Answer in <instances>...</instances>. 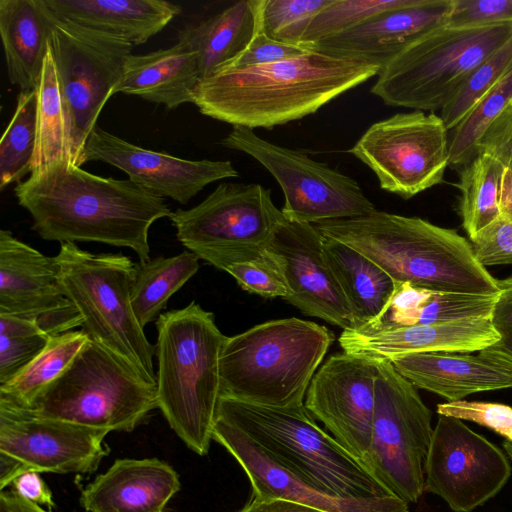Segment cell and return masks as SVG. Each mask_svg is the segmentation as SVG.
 <instances>
[{
  "instance_id": "ffe728a7",
  "label": "cell",
  "mask_w": 512,
  "mask_h": 512,
  "mask_svg": "<svg viewBox=\"0 0 512 512\" xmlns=\"http://www.w3.org/2000/svg\"><path fill=\"white\" fill-rule=\"evenodd\" d=\"M213 440L222 445L246 473L252 496L282 499L323 512H409L401 498L356 499L339 496L281 463L251 437L216 417Z\"/></svg>"
},
{
  "instance_id": "f35d334b",
  "label": "cell",
  "mask_w": 512,
  "mask_h": 512,
  "mask_svg": "<svg viewBox=\"0 0 512 512\" xmlns=\"http://www.w3.org/2000/svg\"><path fill=\"white\" fill-rule=\"evenodd\" d=\"M49 339L33 320L0 315V385L14 378L38 356Z\"/></svg>"
},
{
  "instance_id": "db71d44e",
  "label": "cell",
  "mask_w": 512,
  "mask_h": 512,
  "mask_svg": "<svg viewBox=\"0 0 512 512\" xmlns=\"http://www.w3.org/2000/svg\"><path fill=\"white\" fill-rule=\"evenodd\" d=\"M504 452L512 462V442L505 440L502 444Z\"/></svg>"
},
{
  "instance_id": "7c38bea8",
  "label": "cell",
  "mask_w": 512,
  "mask_h": 512,
  "mask_svg": "<svg viewBox=\"0 0 512 512\" xmlns=\"http://www.w3.org/2000/svg\"><path fill=\"white\" fill-rule=\"evenodd\" d=\"M220 144L259 162L280 185L282 214L290 221L316 224L374 212V204L350 176L298 150L259 137L253 129L233 126Z\"/></svg>"
},
{
  "instance_id": "5b68a950",
  "label": "cell",
  "mask_w": 512,
  "mask_h": 512,
  "mask_svg": "<svg viewBox=\"0 0 512 512\" xmlns=\"http://www.w3.org/2000/svg\"><path fill=\"white\" fill-rule=\"evenodd\" d=\"M334 339L327 327L299 318L267 321L227 337L220 356L221 397L272 407L303 405Z\"/></svg>"
},
{
  "instance_id": "9c48e42d",
  "label": "cell",
  "mask_w": 512,
  "mask_h": 512,
  "mask_svg": "<svg viewBox=\"0 0 512 512\" xmlns=\"http://www.w3.org/2000/svg\"><path fill=\"white\" fill-rule=\"evenodd\" d=\"M156 408V385L89 341L29 410L41 417L109 432H131Z\"/></svg>"
},
{
  "instance_id": "484cf974",
  "label": "cell",
  "mask_w": 512,
  "mask_h": 512,
  "mask_svg": "<svg viewBox=\"0 0 512 512\" xmlns=\"http://www.w3.org/2000/svg\"><path fill=\"white\" fill-rule=\"evenodd\" d=\"M57 17L118 37L132 45L147 42L181 12L164 0H44Z\"/></svg>"
},
{
  "instance_id": "f546056e",
  "label": "cell",
  "mask_w": 512,
  "mask_h": 512,
  "mask_svg": "<svg viewBox=\"0 0 512 512\" xmlns=\"http://www.w3.org/2000/svg\"><path fill=\"white\" fill-rule=\"evenodd\" d=\"M324 253L352 310L353 330L375 326L385 314L397 282L360 252L325 236Z\"/></svg>"
},
{
  "instance_id": "cb8c5ba5",
  "label": "cell",
  "mask_w": 512,
  "mask_h": 512,
  "mask_svg": "<svg viewBox=\"0 0 512 512\" xmlns=\"http://www.w3.org/2000/svg\"><path fill=\"white\" fill-rule=\"evenodd\" d=\"M178 473L158 459H117L80 496L88 512H163L180 490Z\"/></svg>"
},
{
  "instance_id": "836d02e7",
  "label": "cell",
  "mask_w": 512,
  "mask_h": 512,
  "mask_svg": "<svg viewBox=\"0 0 512 512\" xmlns=\"http://www.w3.org/2000/svg\"><path fill=\"white\" fill-rule=\"evenodd\" d=\"M458 211L469 238L501 216L503 167L492 156L478 153L461 166Z\"/></svg>"
},
{
  "instance_id": "603a6c76",
  "label": "cell",
  "mask_w": 512,
  "mask_h": 512,
  "mask_svg": "<svg viewBox=\"0 0 512 512\" xmlns=\"http://www.w3.org/2000/svg\"><path fill=\"white\" fill-rule=\"evenodd\" d=\"M490 318L438 324H416L379 330H343L342 351L373 360L391 361L416 353H470L499 340Z\"/></svg>"
},
{
  "instance_id": "74e56055",
  "label": "cell",
  "mask_w": 512,
  "mask_h": 512,
  "mask_svg": "<svg viewBox=\"0 0 512 512\" xmlns=\"http://www.w3.org/2000/svg\"><path fill=\"white\" fill-rule=\"evenodd\" d=\"M422 0H332L317 13L304 33L300 45L305 47L322 39L359 26L387 11L410 7Z\"/></svg>"
},
{
  "instance_id": "7a4b0ae2",
  "label": "cell",
  "mask_w": 512,
  "mask_h": 512,
  "mask_svg": "<svg viewBox=\"0 0 512 512\" xmlns=\"http://www.w3.org/2000/svg\"><path fill=\"white\" fill-rule=\"evenodd\" d=\"M380 68L312 49L285 60L221 69L201 80L193 104L213 119L250 129H271L316 113Z\"/></svg>"
},
{
  "instance_id": "1f68e13d",
  "label": "cell",
  "mask_w": 512,
  "mask_h": 512,
  "mask_svg": "<svg viewBox=\"0 0 512 512\" xmlns=\"http://www.w3.org/2000/svg\"><path fill=\"white\" fill-rule=\"evenodd\" d=\"M199 260L194 253L184 251L175 256H159L138 264L131 303L143 328L157 321L170 297L197 273Z\"/></svg>"
},
{
  "instance_id": "e0dca14e",
  "label": "cell",
  "mask_w": 512,
  "mask_h": 512,
  "mask_svg": "<svg viewBox=\"0 0 512 512\" xmlns=\"http://www.w3.org/2000/svg\"><path fill=\"white\" fill-rule=\"evenodd\" d=\"M376 371V360L335 353L316 371L304 402L312 417L361 462L371 442Z\"/></svg>"
},
{
  "instance_id": "60d3db41",
  "label": "cell",
  "mask_w": 512,
  "mask_h": 512,
  "mask_svg": "<svg viewBox=\"0 0 512 512\" xmlns=\"http://www.w3.org/2000/svg\"><path fill=\"white\" fill-rule=\"evenodd\" d=\"M332 0H258L260 29L268 37L300 45L314 16Z\"/></svg>"
},
{
  "instance_id": "4fadbf2b",
  "label": "cell",
  "mask_w": 512,
  "mask_h": 512,
  "mask_svg": "<svg viewBox=\"0 0 512 512\" xmlns=\"http://www.w3.org/2000/svg\"><path fill=\"white\" fill-rule=\"evenodd\" d=\"M348 152L373 171L381 189L409 199L443 182L449 131L434 112L397 113L372 124Z\"/></svg>"
},
{
  "instance_id": "d4e9b609",
  "label": "cell",
  "mask_w": 512,
  "mask_h": 512,
  "mask_svg": "<svg viewBox=\"0 0 512 512\" xmlns=\"http://www.w3.org/2000/svg\"><path fill=\"white\" fill-rule=\"evenodd\" d=\"M415 387L448 402L483 391L512 388V372L479 355L448 352L416 353L390 361Z\"/></svg>"
},
{
  "instance_id": "ab89813d",
  "label": "cell",
  "mask_w": 512,
  "mask_h": 512,
  "mask_svg": "<svg viewBox=\"0 0 512 512\" xmlns=\"http://www.w3.org/2000/svg\"><path fill=\"white\" fill-rule=\"evenodd\" d=\"M511 68L512 37L472 72L459 92L440 111L447 130L454 129Z\"/></svg>"
},
{
  "instance_id": "4dcf8cb0",
  "label": "cell",
  "mask_w": 512,
  "mask_h": 512,
  "mask_svg": "<svg viewBox=\"0 0 512 512\" xmlns=\"http://www.w3.org/2000/svg\"><path fill=\"white\" fill-rule=\"evenodd\" d=\"M89 341L82 330L50 337L38 356L0 385V404L30 409L38 395L69 367Z\"/></svg>"
},
{
  "instance_id": "3957f363",
  "label": "cell",
  "mask_w": 512,
  "mask_h": 512,
  "mask_svg": "<svg viewBox=\"0 0 512 512\" xmlns=\"http://www.w3.org/2000/svg\"><path fill=\"white\" fill-rule=\"evenodd\" d=\"M313 225L323 236L372 260L397 283L434 292H499L498 279L478 262L471 243L453 229L377 210Z\"/></svg>"
},
{
  "instance_id": "f6af8a7d",
  "label": "cell",
  "mask_w": 512,
  "mask_h": 512,
  "mask_svg": "<svg viewBox=\"0 0 512 512\" xmlns=\"http://www.w3.org/2000/svg\"><path fill=\"white\" fill-rule=\"evenodd\" d=\"M437 413L484 426L512 442V407L492 402L458 400L437 405Z\"/></svg>"
},
{
  "instance_id": "ee69618b",
  "label": "cell",
  "mask_w": 512,
  "mask_h": 512,
  "mask_svg": "<svg viewBox=\"0 0 512 512\" xmlns=\"http://www.w3.org/2000/svg\"><path fill=\"white\" fill-rule=\"evenodd\" d=\"M498 285L499 292L490 320L500 338L479 351L478 355L512 372V276L498 280Z\"/></svg>"
},
{
  "instance_id": "e575fe53",
  "label": "cell",
  "mask_w": 512,
  "mask_h": 512,
  "mask_svg": "<svg viewBox=\"0 0 512 512\" xmlns=\"http://www.w3.org/2000/svg\"><path fill=\"white\" fill-rule=\"evenodd\" d=\"M203 261L230 274L246 292L285 298L287 286L275 257L264 244H248L209 253Z\"/></svg>"
},
{
  "instance_id": "44dd1931",
  "label": "cell",
  "mask_w": 512,
  "mask_h": 512,
  "mask_svg": "<svg viewBox=\"0 0 512 512\" xmlns=\"http://www.w3.org/2000/svg\"><path fill=\"white\" fill-rule=\"evenodd\" d=\"M88 161L108 163L128 179L162 198L187 204L213 182L239 176L229 160H188L139 147L98 125L89 134L82 155Z\"/></svg>"
},
{
  "instance_id": "ba28073f",
  "label": "cell",
  "mask_w": 512,
  "mask_h": 512,
  "mask_svg": "<svg viewBox=\"0 0 512 512\" xmlns=\"http://www.w3.org/2000/svg\"><path fill=\"white\" fill-rule=\"evenodd\" d=\"M512 37V24L439 25L410 42L378 74L371 93L386 105L442 110L472 72Z\"/></svg>"
},
{
  "instance_id": "8fae6325",
  "label": "cell",
  "mask_w": 512,
  "mask_h": 512,
  "mask_svg": "<svg viewBox=\"0 0 512 512\" xmlns=\"http://www.w3.org/2000/svg\"><path fill=\"white\" fill-rule=\"evenodd\" d=\"M49 46L69 122L72 162L81 167L86 140L115 95L133 45L51 12Z\"/></svg>"
},
{
  "instance_id": "6da1fadb",
  "label": "cell",
  "mask_w": 512,
  "mask_h": 512,
  "mask_svg": "<svg viewBox=\"0 0 512 512\" xmlns=\"http://www.w3.org/2000/svg\"><path fill=\"white\" fill-rule=\"evenodd\" d=\"M14 194L42 239L126 247L140 263L151 259L150 227L172 213L164 198L130 179L101 177L67 161L30 173Z\"/></svg>"
},
{
  "instance_id": "7bdbcfd3",
  "label": "cell",
  "mask_w": 512,
  "mask_h": 512,
  "mask_svg": "<svg viewBox=\"0 0 512 512\" xmlns=\"http://www.w3.org/2000/svg\"><path fill=\"white\" fill-rule=\"evenodd\" d=\"M478 153H486L502 165L501 217L512 219V100L478 140L476 154Z\"/></svg>"
},
{
  "instance_id": "2e32d148",
  "label": "cell",
  "mask_w": 512,
  "mask_h": 512,
  "mask_svg": "<svg viewBox=\"0 0 512 512\" xmlns=\"http://www.w3.org/2000/svg\"><path fill=\"white\" fill-rule=\"evenodd\" d=\"M108 433L0 404V456L23 472L91 473L107 455Z\"/></svg>"
},
{
  "instance_id": "bcb514c9",
  "label": "cell",
  "mask_w": 512,
  "mask_h": 512,
  "mask_svg": "<svg viewBox=\"0 0 512 512\" xmlns=\"http://www.w3.org/2000/svg\"><path fill=\"white\" fill-rule=\"evenodd\" d=\"M512 24V0H452L444 25L475 27Z\"/></svg>"
},
{
  "instance_id": "83f0119b",
  "label": "cell",
  "mask_w": 512,
  "mask_h": 512,
  "mask_svg": "<svg viewBox=\"0 0 512 512\" xmlns=\"http://www.w3.org/2000/svg\"><path fill=\"white\" fill-rule=\"evenodd\" d=\"M51 12L44 0H0L7 74L21 91L38 89L49 49Z\"/></svg>"
},
{
  "instance_id": "30bf717a",
  "label": "cell",
  "mask_w": 512,
  "mask_h": 512,
  "mask_svg": "<svg viewBox=\"0 0 512 512\" xmlns=\"http://www.w3.org/2000/svg\"><path fill=\"white\" fill-rule=\"evenodd\" d=\"M376 367L371 442L362 463L394 495L415 504L425 492L432 411L390 361L376 360Z\"/></svg>"
},
{
  "instance_id": "9a60e30c",
  "label": "cell",
  "mask_w": 512,
  "mask_h": 512,
  "mask_svg": "<svg viewBox=\"0 0 512 512\" xmlns=\"http://www.w3.org/2000/svg\"><path fill=\"white\" fill-rule=\"evenodd\" d=\"M283 214L258 183L223 182L198 205L172 212L177 240L199 259L240 245L264 244Z\"/></svg>"
},
{
  "instance_id": "681fc988",
  "label": "cell",
  "mask_w": 512,
  "mask_h": 512,
  "mask_svg": "<svg viewBox=\"0 0 512 512\" xmlns=\"http://www.w3.org/2000/svg\"><path fill=\"white\" fill-rule=\"evenodd\" d=\"M306 51L307 48L301 45L274 40L259 29L245 50L219 70L242 69L269 64L302 55Z\"/></svg>"
},
{
  "instance_id": "7dc6e473",
  "label": "cell",
  "mask_w": 512,
  "mask_h": 512,
  "mask_svg": "<svg viewBox=\"0 0 512 512\" xmlns=\"http://www.w3.org/2000/svg\"><path fill=\"white\" fill-rule=\"evenodd\" d=\"M434 291L408 282L397 283L394 294L381 320L373 327L360 330H379L418 324L421 311Z\"/></svg>"
},
{
  "instance_id": "8d00e7d4",
  "label": "cell",
  "mask_w": 512,
  "mask_h": 512,
  "mask_svg": "<svg viewBox=\"0 0 512 512\" xmlns=\"http://www.w3.org/2000/svg\"><path fill=\"white\" fill-rule=\"evenodd\" d=\"M512 100V68L449 131L450 164L463 166L476 155V144L484 131Z\"/></svg>"
},
{
  "instance_id": "d6986e66",
  "label": "cell",
  "mask_w": 512,
  "mask_h": 512,
  "mask_svg": "<svg viewBox=\"0 0 512 512\" xmlns=\"http://www.w3.org/2000/svg\"><path fill=\"white\" fill-rule=\"evenodd\" d=\"M277 260L287 286V302L303 313L343 330H353L350 305L324 253V236L313 224L284 215L264 243Z\"/></svg>"
},
{
  "instance_id": "f907efd6",
  "label": "cell",
  "mask_w": 512,
  "mask_h": 512,
  "mask_svg": "<svg viewBox=\"0 0 512 512\" xmlns=\"http://www.w3.org/2000/svg\"><path fill=\"white\" fill-rule=\"evenodd\" d=\"M11 485L17 494L35 504L54 506L52 492L37 471L20 474Z\"/></svg>"
},
{
  "instance_id": "f5cc1de1",
  "label": "cell",
  "mask_w": 512,
  "mask_h": 512,
  "mask_svg": "<svg viewBox=\"0 0 512 512\" xmlns=\"http://www.w3.org/2000/svg\"><path fill=\"white\" fill-rule=\"evenodd\" d=\"M0 512H47L40 505L35 504L12 490H1Z\"/></svg>"
},
{
  "instance_id": "277c9868",
  "label": "cell",
  "mask_w": 512,
  "mask_h": 512,
  "mask_svg": "<svg viewBox=\"0 0 512 512\" xmlns=\"http://www.w3.org/2000/svg\"><path fill=\"white\" fill-rule=\"evenodd\" d=\"M158 408L200 456L208 453L221 399L220 356L226 340L212 312L192 301L155 322Z\"/></svg>"
},
{
  "instance_id": "5bb4252c",
  "label": "cell",
  "mask_w": 512,
  "mask_h": 512,
  "mask_svg": "<svg viewBox=\"0 0 512 512\" xmlns=\"http://www.w3.org/2000/svg\"><path fill=\"white\" fill-rule=\"evenodd\" d=\"M424 472L425 492L454 512H472L504 488L512 466L503 450L462 420L438 414Z\"/></svg>"
},
{
  "instance_id": "f1b7e54d",
  "label": "cell",
  "mask_w": 512,
  "mask_h": 512,
  "mask_svg": "<svg viewBox=\"0 0 512 512\" xmlns=\"http://www.w3.org/2000/svg\"><path fill=\"white\" fill-rule=\"evenodd\" d=\"M259 29L258 0H241L186 25L177 39L196 52L201 81L243 52Z\"/></svg>"
},
{
  "instance_id": "52a82bcc",
  "label": "cell",
  "mask_w": 512,
  "mask_h": 512,
  "mask_svg": "<svg viewBox=\"0 0 512 512\" xmlns=\"http://www.w3.org/2000/svg\"><path fill=\"white\" fill-rule=\"evenodd\" d=\"M60 244L55 257L62 290L81 316L82 331L156 385L155 346L131 303L138 264L121 253L94 254L73 242Z\"/></svg>"
},
{
  "instance_id": "d6a6232c",
  "label": "cell",
  "mask_w": 512,
  "mask_h": 512,
  "mask_svg": "<svg viewBox=\"0 0 512 512\" xmlns=\"http://www.w3.org/2000/svg\"><path fill=\"white\" fill-rule=\"evenodd\" d=\"M37 90V138L31 173L57 162H72L69 122L50 46Z\"/></svg>"
},
{
  "instance_id": "d590c367",
  "label": "cell",
  "mask_w": 512,
  "mask_h": 512,
  "mask_svg": "<svg viewBox=\"0 0 512 512\" xmlns=\"http://www.w3.org/2000/svg\"><path fill=\"white\" fill-rule=\"evenodd\" d=\"M38 90L20 91L0 142V190L31 173L37 138Z\"/></svg>"
},
{
  "instance_id": "8992f818",
  "label": "cell",
  "mask_w": 512,
  "mask_h": 512,
  "mask_svg": "<svg viewBox=\"0 0 512 512\" xmlns=\"http://www.w3.org/2000/svg\"><path fill=\"white\" fill-rule=\"evenodd\" d=\"M216 417L243 431L281 463L339 496H396L320 428L304 404L272 407L221 397Z\"/></svg>"
},
{
  "instance_id": "ac0fdd59",
  "label": "cell",
  "mask_w": 512,
  "mask_h": 512,
  "mask_svg": "<svg viewBox=\"0 0 512 512\" xmlns=\"http://www.w3.org/2000/svg\"><path fill=\"white\" fill-rule=\"evenodd\" d=\"M0 315L35 321L50 337L82 326L60 282L56 257H49L0 230Z\"/></svg>"
},
{
  "instance_id": "4316f807",
  "label": "cell",
  "mask_w": 512,
  "mask_h": 512,
  "mask_svg": "<svg viewBox=\"0 0 512 512\" xmlns=\"http://www.w3.org/2000/svg\"><path fill=\"white\" fill-rule=\"evenodd\" d=\"M200 82L197 54L185 44L131 55L114 94L134 95L174 109L194 101Z\"/></svg>"
},
{
  "instance_id": "816d5d0a",
  "label": "cell",
  "mask_w": 512,
  "mask_h": 512,
  "mask_svg": "<svg viewBox=\"0 0 512 512\" xmlns=\"http://www.w3.org/2000/svg\"><path fill=\"white\" fill-rule=\"evenodd\" d=\"M237 512H323L302 504L282 499H260L251 497Z\"/></svg>"
},
{
  "instance_id": "c3c4849f",
  "label": "cell",
  "mask_w": 512,
  "mask_h": 512,
  "mask_svg": "<svg viewBox=\"0 0 512 512\" xmlns=\"http://www.w3.org/2000/svg\"><path fill=\"white\" fill-rule=\"evenodd\" d=\"M470 240L476 259L484 267L512 263V219L500 216Z\"/></svg>"
},
{
  "instance_id": "7402d4cb",
  "label": "cell",
  "mask_w": 512,
  "mask_h": 512,
  "mask_svg": "<svg viewBox=\"0 0 512 512\" xmlns=\"http://www.w3.org/2000/svg\"><path fill=\"white\" fill-rule=\"evenodd\" d=\"M451 1L422 0L414 6L387 11L305 48L381 70L414 39L445 24Z\"/></svg>"
},
{
  "instance_id": "b9f144b4",
  "label": "cell",
  "mask_w": 512,
  "mask_h": 512,
  "mask_svg": "<svg viewBox=\"0 0 512 512\" xmlns=\"http://www.w3.org/2000/svg\"><path fill=\"white\" fill-rule=\"evenodd\" d=\"M498 293L434 292L423 307L418 324H438L471 318H490Z\"/></svg>"
}]
</instances>
